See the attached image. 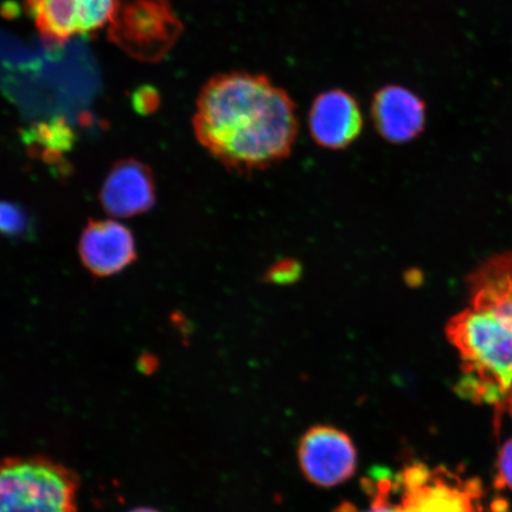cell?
Returning <instances> with one entry per match:
<instances>
[{
	"mask_svg": "<svg viewBox=\"0 0 512 512\" xmlns=\"http://www.w3.org/2000/svg\"><path fill=\"white\" fill-rule=\"evenodd\" d=\"M192 123L198 142L239 174L290 156L299 128L297 106L283 88L265 75L242 72L206 83Z\"/></svg>",
	"mask_w": 512,
	"mask_h": 512,
	"instance_id": "6da1fadb",
	"label": "cell"
},
{
	"mask_svg": "<svg viewBox=\"0 0 512 512\" xmlns=\"http://www.w3.org/2000/svg\"><path fill=\"white\" fill-rule=\"evenodd\" d=\"M446 336L463 362L458 394L486 405L507 401L512 389V319L471 307L450 319Z\"/></svg>",
	"mask_w": 512,
	"mask_h": 512,
	"instance_id": "7a4b0ae2",
	"label": "cell"
},
{
	"mask_svg": "<svg viewBox=\"0 0 512 512\" xmlns=\"http://www.w3.org/2000/svg\"><path fill=\"white\" fill-rule=\"evenodd\" d=\"M80 480L46 457L0 462V512H78Z\"/></svg>",
	"mask_w": 512,
	"mask_h": 512,
	"instance_id": "3957f363",
	"label": "cell"
},
{
	"mask_svg": "<svg viewBox=\"0 0 512 512\" xmlns=\"http://www.w3.org/2000/svg\"><path fill=\"white\" fill-rule=\"evenodd\" d=\"M182 31L170 0H114L108 36L133 59L150 63L164 59Z\"/></svg>",
	"mask_w": 512,
	"mask_h": 512,
	"instance_id": "277c9868",
	"label": "cell"
},
{
	"mask_svg": "<svg viewBox=\"0 0 512 512\" xmlns=\"http://www.w3.org/2000/svg\"><path fill=\"white\" fill-rule=\"evenodd\" d=\"M402 512H483L482 486L438 467L408 466L395 480Z\"/></svg>",
	"mask_w": 512,
	"mask_h": 512,
	"instance_id": "5b68a950",
	"label": "cell"
},
{
	"mask_svg": "<svg viewBox=\"0 0 512 512\" xmlns=\"http://www.w3.org/2000/svg\"><path fill=\"white\" fill-rule=\"evenodd\" d=\"M113 6L114 0H25V10L50 44H62L104 28Z\"/></svg>",
	"mask_w": 512,
	"mask_h": 512,
	"instance_id": "8992f818",
	"label": "cell"
},
{
	"mask_svg": "<svg viewBox=\"0 0 512 512\" xmlns=\"http://www.w3.org/2000/svg\"><path fill=\"white\" fill-rule=\"evenodd\" d=\"M298 458L304 476L320 488H334L355 475L357 452L347 433L316 426L300 441Z\"/></svg>",
	"mask_w": 512,
	"mask_h": 512,
	"instance_id": "52a82bcc",
	"label": "cell"
},
{
	"mask_svg": "<svg viewBox=\"0 0 512 512\" xmlns=\"http://www.w3.org/2000/svg\"><path fill=\"white\" fill-rule=\"evenodd\" d=\"M310 133L315 142L329 150H342L360 137L363 114L358 102L342 89L317 96L309 113Z\"/></svg>",
	"mask_w": 512,
	"mask_h": 512,
	"instance_id": "ba28073f",
	"label": "cell"
},
{
	"mask_svg": "<svg viewBox=\"0 0 512 512\" xmlns=\"http://www.w3.org/2000/svg\"><path fill=\"white\" fill-rule=\"evenodd\" d=\"M79 254L89 272L96 277H110L136 260V241L124 224L92 221L81 235Z\"/></svg>",
	"mask_w": 512,
	"mask_h": 512,
	"instance_id": "9c48e42d",
	"label": "cell"
},
{
	"mask_svg": "<svg viewBox=\"0 0 512 512\" xmlns=\"http://www.w3.org/2000/svg\"><path fill=\"white\" fill-rule=\"evenodd\" d=\"M102 207L115 217L146 213L156 202L152 171L136 159L115 164L100 191Z\"/></svg>",
	"mask_w": 512,
	"mask_h": 512,
	"instance_id": "30bf717a",
	"label": "cell"
},
{
	"mask_svg": "<svg viewBox=\"0 0 512 512\" xmlns=\"http://www.w3.org/2000/svg\"><path fill=\"white\" fill-rule=\"evenodd\" d=\"M371 115L376 130L394 144L412 142L426 125L425 102L402 86L381 88L374 96Z\"/></svg>",
	"mask_w": 512,
	"mask_h": 512,
	"instance_id": "8fae6325",
	"label": "cell"
},
{
	"mask_svg": "<svg viewBox=\"0 0 512 512\" xmlns=\"http://www.w3.org/2000/svg\"><path fill=\"white\" fill-rule=\"evenodd\" d=\"M472 307L512 319V252L490 259L470 278Z\"/></svg>",
	"mask_w": 512,
	"mask_h": 512,
	"instance_id": "7c38bea8",
	"label": "cell"
},
{
	"mask_svg": "<svg viewBox=\"0 0 512 512\" xmlns=\"http://www.w3.org/2000/svg\"><path fill=\"white\" fill-rule=\"evenodd\" d=\"M35 232L34 221L19 204L0 201V235L9 238H30Z\"/></svg>",
	"mask_w": 512,
	"mask_h": 512,
	"instance_id": "4fadbf2b",
	"label": "cell"
},
{
	"mask_svg": "<svg viewBox=\"0 0 512 512\" xmlns=\"http://www.w3.org/2000/svg\"><path fill=\"white\" fill-rule=\"evenodd\" d=\"M370 488L368 507L358 509L354 505L343 504L338 512H402L398 502L393 499L394 480L390 478L377 479Z\"/></svg>",
	"mask_w": 512,
	"mask_h": 512,
	"instance_id": "5bb4252c",
	"label": "cell"
},
{
	"mask_svg": "<svg viewBox=\"0 0 512 512\" xmlns=\"http://www.w3.org/2000/svg\"><path fill=\"white\" fill-rule=\"evenodd\" d=\"M497 485L512 491V439L502 448L498 459Z\"/></svg>",
	"mask_w": 512,
	"mask_h": 512,
	"instance_id": "9a60e30c",
	"label": "cell"
},
{
	"mask_svg": "<svg viewBox=\"0 0 512 512\" xmlns=\"http://www.w3.org/2000/svg\"><path fill=\"white\" fill-rule=\"evenodd\" d=\"M300 274V266L294 261L284 260L274 265L267 273L268 280L275 284L293 283Z\"/></svg>",
	"mask_w": 512,
	"mask_h": 512,
	"instance_id": "2e32d148",
	"label": "cell"
},
{
	"mask_svg": "<svg viewBox=\"0 0 512 512\" xmlns=\"http://www.w3.org/2000/svg\"><path fill=\"white\" fill-rule=\"evenodd\" d=\"M128 512H160V511H158L156 509H152V508H137V509H134V510H131Z\"/></svg>",
	"mask_w": 512,
	"mask_h": 512,
	"instance_id": "e0dca14e",
	"label": "cell"
},
{
	"mask_svg": "<svg viewBox=\"0 0 512 512\" xmlns=\"http://www.w3.org/2000/svg\"><path fill=\"white\" fill-rule=\"evenodd\" d=\"M507 405H508V408L510 409V413H511V416H512V389H511V392L508 396V399H507Z\"/></svg>",
	"mask_w": 512,
	"mask_h": 512,
	"instance_id": "ac0fdd59",
	"label": "cell"
}]
</instances>
